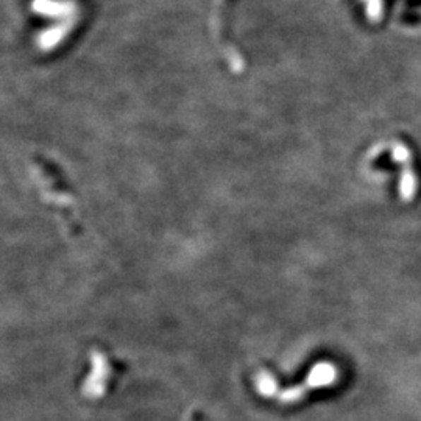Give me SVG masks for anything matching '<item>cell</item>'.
<instances>
[{
	"mask_svg": "<svg viewBox=\"0 0 421 421\" xmlns=\"http://www.w3.org/2000/svg\"><path fill=\"white\" fill-rule=\"evenodd\" d=\"M392 160L401 165L400 186H398L400 198L404 203H410L418 191V178L413 170V160L409 147L404 146L403 142H395L392 146Z\"/></svg>",
	"mask_w": 421,
	"mask_h": 421,
	"instance_id": "6da1fadb",
	"label": "cell"
},
{
	"mask_svg": "<svg viewBox=\"0 0 421 421\" xmlns=\"http://www.w3.org/2000/svg\"><path fill=\"white\" fill-rule=\"evenodd\" d=\"M337 376V372H336V367L331 365V364H320L317 365L312 370L309 379H307L306 384L303 387L300 389H295L292 390V392L285 393L284 395V401H297L300 400L304 395V392L307 389H317V387H323V386H329L333 384L334 379Z\"/></svg>",
	"mask_w": 421,
	"mask_h": 421,
	"instance_id": "7a4b0ae2",
	"label": "cell"
},
{
	"mask_svg": "<svg viewBox=\"0 0 421 421\" xmlns=\"http://www.w3.org/2000/svg\"><path fill=\"white\" fill-rule=\"evenodd\" d=\"M382 14V0H370V5H368V16L372 20H378Z\"/></svg>",
	"mask_w": 421,
	"mask_h": 421,
	"instance_id": "3957f363",
	"label": "cell"
}]
</instances>
